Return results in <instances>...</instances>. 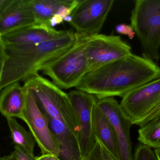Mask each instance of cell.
Instances as JSON below:
<instances>
[{"instance_id":"cell-30","label":"cell","mask_w":160,"mask_h":160,"mask_svg":"<svg viewBox=\"0 0 160 160\" xmlns=\"http://www.w3.org/2000/svg\"><path fill=\"white\" fill-rule=\"evenodd\" d=\"M1 160H16L14 158L12 155L10 154L9 156H5L2 158Z\"/></svg>"},{"instance_id":"cell-2","label":"cell","mask_w":160,"mask_h":160,"mask_svg":"<svg viewBox=\"0 0 160 160\" xmlns=\"http://www.w3.org/2000/svg\"><path fill=\"white\" fill-rule=\"evenodd\" d=\"M77 41L75 33L67 31L63 35L38 44L5 48L0 91L10 84L24 81L38 74L63 54Z\"/></svg>"},{"instance_id":"cell-6","label":"cell","mask_w":160,"mask_h":160,"mask_svg":"<svg viewBox=\"0 0 160 160\" xmlns=\"http://www.w3.org/2000/svg\"><path fill=\"white\" fill-rule=\"evenodd\" d=\"M113 0H79L70 23L78 40L85 41L99 34L111 11Z\"/></svg>"},{"instance_id":"cell-14","label":"cell","mask_w":160,"mask_h":160,"mask_svg":"<svg viewBox=\"0 0 160 160\" xmlns=\"http://www.w3.org/2000/svg\"><path fill=\"white\" fill-rule=\"evenodd\" d=\"M47 117L50 129L59 145L58 157L61 160H81L79 142L76 135L62 122Z\"/></svg>"},{"instance_id":"cell-13","label":"cell","mask_w":160,"mask_h":160,"mask_svg":"<svg viewBox=\"0 0 160 160\" xmlns=\"http://www.w3.org/2000/svg\"><path fill=\"white\" fill-rule=\"evenodd\" d=\"M34 23L29 0H4L0 8V36Z\"/></svg>"},{"instance_id":"cell-1","label":"cell","mask_w":160,"mask_h":160,"mask_svg":"<svg viewBox=\"0 0 160 160\" xmlns=\"http://www.w3.org/2000/svg\"><path fill=\"white\" fill-rule=\"evenodd\" d=\"M160 78V67L144 56L132 54L88 72L76 89L98 99L123 97L130 91Z\"/></svg>"},{"instance_id":"cell-12","label":"cell","mask_w":160,"mask_h":160,"mask_svg":"<svg viewBox=\"0 0 160 160\" xmlns=\"http://www.w3.org/2000/svg\"><path fill=\"white\" fill-rule=\"evenodd\" d=\"M67 31L56 30L50 25L34 23L0 36L5 48L38 44L63 35Z\"/></svg>"},{"instance_id":"cell-11","label":"cell","mask_w":160,"mask_h":160,"mask_svg":"<svg viewBox=\"0 0 160 160\" xmlns=\"http://www.w3.org/2000/svg\"><path fill=\"white\" fill-rule=\"evenodd\" d=\"M97 104L108 117L116 135L121 160H132L130 130L132 124L114 97L99 99Z\"/></svg>"},{"instance_id":"cell-33","label":"cell","mask_w":160,"mask_h":160,"mask_svg":"<svg viewBox=\"0 0 160 160\" xmlns=\"http://www.w3.org/2000/svg\"><path fill=\"white\" fill-rule=\"evenodd\" d=\"M160 147V142H159V147Z\"/></svg>"},{"instance_id":"cell-4","label":"cell","mask_w":160,"mask_h":160,"mask_svg":"<svg viewBox=\"0 0 160 160\" xmlns=\"http://www.w3.org/2000/svg\"><path fill=\"white\" fill-rule=\"evenodd\" d=\"M131 25L142 47L143 56L158 62L160 57V0H137Z\"/></svg>"},{"instance_id":"cell-24","label":"cell","mask_w":160,"mask_h":160,"mask_svg":"<svg viewBox=\"0 0 160 160\" xmlns=\"http://www.w3.org/2000/svg\"><path fill=\"white\" fill-rule=\"evenodd\" d=\"M159 116H160V104L146 116L136 122L134 125L140 126V127L148 123L150 120Z\"/></svg>"},{"instance_id":"cell-20","label":"cell","mask_w":160,"mask_h":160,"mask_svg":"<svg viewBox=\"0 0 160 160\" xmlns=\"http://www.w3.org/2000/svg\"><path fill=\"white\" fill-rule=\"evenodd\" d=\"M132 160H158L151 147L140 143L136 147Z\"/></svg>"},{"instance_id":"cell-32","label":"cell","mask_w":160,"mask_h":160,"mask_svg":"<svg viewBox=\"0 0 160 160\" xmlns=\"http://www.w3.org/2000/svg\"><path fill=\"white\" fill-rule=\"evenodd\" d=\"M4 0H0V8H1V6H2V4L3 3Z\"/></svg>"},{"instance_id":"cell-28","label":"cell","mask_w":160,"mask_h":160,"mask_svg":"<svg viewBox=\"0 0 160 160\" xmlns=\"http://www.w3.org/2000/svg\"><path fill=\"white\" fill-rule=\"evenodd\" d=\"M36 160H61L60 159L54 155L48 154V155H41L40 157H36Z\"/></svg>"},{"instance_id":"cell-34","label":"cell","mask_w":160,"mask_h":160,"mask_svg":"<svg viewBox=\"0 0 160 160\" xmlns=\"http://www.w3.org/2000/svg\"><path fill=\"white\" fill-rule=\"evenodd\" d=\"M2 157H0V160H1V159H2Z\"/></svg>"},{"instance_id":"cell-7","label":"cell","mask_w":160,"mask_h":160,"mask_svg":"<svg viewBox=\"0 0 160 160\" xmlns=\"http://www.w3.org/2000/svg\"><path fill=\"white\" fill-rule=\"evenodd\" d=\"M23 86L26 91V104L20 119L27 124L42 155L52 154L58 157L59 145L50 129L48 117L39 108L33 91L26 85Z\"/></svg>"},{"instance_id":"cell-31","label":"cell","mask_w":160,"mask_h":160,"mask_svg":"<svg viewBox=\"0 0 160 160\" xmlns=\"http://www.w3.org/2000/svg\"><path fill=\"white\" fill-rule=\"evenodd\" d=\"M64 20L67 22L70 23L71 22V21H72V17H71V15L66 17V18L64 19Z\"/></svg>"},{"instance_id":"cell-5","label":"cell","mask_w":160,"mask_h":160,"mask_svg":"<svg viewBox=\"0 0 160 160\" xmlns=\"http://www.w3.org/2000/svg\"><path fill=\"white\" fill-rule=\"evenodd\" d=\"M62 89L77 87L89 72L84 41L77 39L72 47L42 70Z\"/></svg>"},{"instance_id":"cell-8","label":"cell","mask_w":160,"mask_h":160,"mask_svg":"<svg viewBox=\"0 0 160 160\" xmlns=\"http://www.w3.org/2000/svg\"><path fill=\"white\" fill-rule=\"evenodd\" d=\"M84 49L89 72L132 54L131 47L119 36L99 34L84 41Z\"/></svg>"},{"instance_id":"cell-3","label":"cell","mask_w":160,"mask_h":160,"mask_svg":"<svg viewBox=\"0 0 160 160\" xmlns=\"http://www.w3.org/2000/svg\"><path fill=\"white\" fill-rule=\"evenodd\" d=\"M23 85L33 91L39 108L47 117L62 122L79 140L78 118L68 94L38 74L24 81Z\"/></svg>"},{"instance_id":"cell-19","label":"cell","mask_w":160,"mask_h":160,"mask_svg":"<svg viewBox=\"0 0 160 160\" xmlns=\"http://www.w3.org/2000/svg\"><path fill=\"white\" fill-rule=\"evenodd\" d=\"M138 134L140 143L155 149L158 148L160 140V116L140 127Z\"/></svg>"},{"instance_id":"cell-16","label":"cell","mask_w":160,"mask_h":160,"mask_svg":"<svg viewBox=\"0 0 160 160\" xmlns=\"http://www.w3.org/2000/svg\"><path fill=\"white\" fill-rule=\"evenodd\" d=\"M26 104V91L19 82L13 83L0 92V113L3 116L20 119Z\"/></svg>"},{"instance_id":"cell-18","label":"cell","mask_w":160,"mask_h":160,"mask_svg":"<svg viewBox=\"0 0 160 160\" xmlns=\"http://www.w3.org/2000/svg\"><path fill=\"white\" fill-rule=\"evenodd\" d=\"M11 137L15 146L20 147L29 153L34 154L35 141L30 132L26 131L15 118H6Z\"/></svg>"},{"instance_id":"cell-17","label":"cell","mask_w":160,"mask_h":160,"mask_svg":"<svg viewBox=\"0 0 160 160\" xmlns=\"http://www.w3.org/2000/svg\"><path fill=\"white\" fill-rule=\"evenodd\" d=\"M73 0H29L36 23L50 25L51 18L61 6L71 3Z\"/></svg>"},{"instance_id":"cell-10","label":"cell","mask_w":160,"mask_h":160,"mask_svg":"<svg viewBox=\"0 0 160 160\" xmlns=\"http://www.w3.org/2000/svg\"><path fill=\"white\" fill-rule=\"evenodd\" d=\"M68 95L78 118L79 142L83 157L89 153L96 142L92 125V111L98 99L94 95L80 90L71 91Z\"/></svg>"},{"instance_id":"cell-23","label":"cell","mask_w":160,"mask_h":160,"mask_svg":"<svg viewBox=\"0 0 160 160\" xmlns=\"http://www.w3.org/2000/svg\"><path fill=\"white\" fill-rule=\"evenodd\" d=\"M116 31L120 34L127 35L130 39H133L135 35V32L131 25L121 23L118 24L115 27Z\"/></svg>"},{"instance_id":"cell-22","label":"cell","mask_w":160,"mask_h":160,"mask_svg":"<svg viewBox=\"0 0 160 160\" xmlns=\"http://www.w3.org/2000/svg\"><path fill=\"white\" fill-rule=\"evenodd\" d=\"M96 142L91 151L81 160H101L100 146L98 139L96 138Z\"/></svg>"},{"instance_id":"cell-25","label":"cell","mask_w":160,"mask_h":160,"mask_svg":"<svg viewBox=\"0 0 160 160\" xmlns=\"http://www.w3.org/2000/svg\"><path fill=\"white\" fill-rule=\"evenodd\" d=\"M7 55L5 48L0 38V83L2 80V74L3 70L4 65L6 60Z\"/></svg>"},{"instance_id":"cell-29","label":"cell","mask_w":160,"mask_h":160,"mask_svg":"<svg viewBox=\"0 0 160 160\" xmlns=\"http://www.w3.org/2000/svg\"><path fill=\"white\" fill-rule=\"evenodd\" d=\"M154 152H155L158 159L160 160V147L155 148V150H154Z\"/></svg>"},{"instance_id":"cell-9","label":"cell","mask_w":160,"mask_h":160,"mask_svg":"<svg viewBox=\"0 0 160 160\" xmlns=\"http://www.w3.org/2000/svg\"><path fill=\"white\" fill-rule=\"evenodd\" d=\"M160 104V78L127 93L120 105L133 125Z\"/></svg>"},{"instance_id":"cell-21","label":"cell","mask_w":160,"mask_h":160,"mask_svg":"<svg viewBox=\"0 0 160 160\" xmlns=\"http://www.w3.org/2000/svg\"><path fill=\"white\" fill-rule=\"evenodd\" d=\"M11 155L16 160H36V157L20 147L15 146Z\"/></svg>"},{"instance_id":"cell-27","label":"cell","mask_w":160,"mask_h":160,"mask_svg":"<svg viewBox=\"0 0 160 160\" xmlns=\"http://www.w3.org/2000/svg\"><path fill=\"white\" fill-rule=\"evenodd\" d=\"M64 19L60 15L56 14L51 18L50 21V24L51 27L54 28L58 24L62 23Z\"/></svg>"},{"instance_id":"cell-26","label":"cell","mask_w":160,"mask_h":160,"mask_svg":"<svg viewBox=\"0 0 160 160\" xmlns=\"http://www.w3.org/2000/svg\"><path fill=\"white\" fill-rule=\"evenodd\" d=\"M98 141L100 143V146L101 160H115L114 158L111 155V153L106 149V147L99 142L98 140Z\"/></svg>"},{"instance_id":"cell-15","label":"cell","mask_w":160,"mask_h":160,"mask_svg":"<svg viewBox=\"0 0 160 160\" xmlns=\"http://www.w3.org/2000/svg\"><path fill=\"white\" fill-rule=\"evenodd\" d=\"M92 125L95 137L106 147L115 160H121L120 150L112 126L96 103L92 111Z\"/></svg>"}]
</instances>
